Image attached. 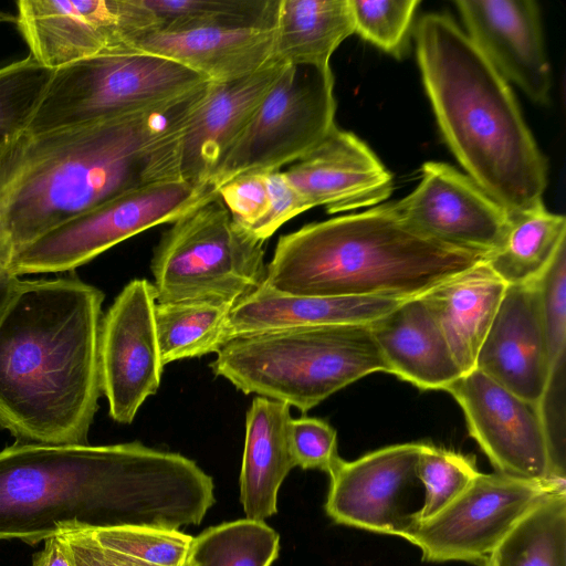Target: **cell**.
I'll return each instance as SVG.
<instances>
[{"mask_svg": "<svg viewBox=\"0 0 566 566\" xmlns=\"http://www.w3.org/2000/svg\"><path fill=\"white\" fill-rule=\"evenodd\" d=\"M214 484L191 459L139 441L17 442L0 451V541L34 545L59 533L198 525Z\"/></svg>", "mask_w": 566, "mask_h": 566, "instance_id": "6da1fadb", "label": "cell"}, {"mask_svg": "<svg viewBox=\"0 0 566 566\" xmlns=\"http://www.w3.org/2000/svg\"><path fill=\"white\" fill-rule=\"evenodd\" d=\"M208 87L206 81L143 112L2 142L0 264L8 268L39 237L105 201L181 179V142Z\"/></svg>", "mask_w": 566, "mask_h": 566, "instance_id": "7a4b0ae2", "label": "cell"}, {"mask_svg": "<svg viewBox=\"0 0 566 566\" xmlns=\"http://www.w3.org/2000/svg\"><path fill=\"white\" fill-rule=\"evenodd\" d=\"M103 301L77 276L18 281L0 315V427L17 442L87 444Z\"/></svg>", "mask_w": 566, "mask_h": 566, "instance_id": "3957f363", "label": "cell"}, {"mask_svg": "<svg viewBox=\"0 0 566 566\" xmlns=\"http://www.w3.org/2000/svg\"><path fill=\"white\" fill-rule=\"evenodd\" d=\"M415 41L438 126L468 176L510 212L543 203L546 157L509 82L447 14L422 15Z\"/></svg>", "mask_w": 566, "mask_h": 566, "instance_id": "277c9868", "label": "cell"}, {"mask_svg": "<svg viewBox=\"0 0 566 566\" xmlns=\"http://www.w3.org/2000/svg\"><path fill=\"white\" fill-rule=\"evenodd\" d=\"M485 258L422 234L390 202L281 235L264 283L293 295L408 300Z\"/></svg>", "mask_w": 566, "mask_h": 566, "instance_id": "5b68a950", "label": "cell"}, {"mask_svg": "<svg viewBox=\"0 0 566 566\" xmlns=\"http://www.w3.org/2000/svg\"><path fill=\"white\" fill-rule=\"evenodd\" d=\"M216 354V376L303 413L356 380L386 371L369 324L252 333L233 337Z\"/></svg>", "mask_w": 566, "mask_h": 566, "instance_id": "8992f818", "label": "cell"}, {"mask_svg": "<svg viewBox=\"0 0 566 566\" xmlns=\"http://www.w3.org/2000/svg\"><path fill=\"white\" fill-rule=\"evenodd\" d=\"M150 269L157 302L235 305L265 281L264 242L238 227L216 195L171 222L154 249Z\"/></svg>", "mask_w": 566, "mask_h": 566, "instance_id": "52a82bcc", "label": "cell"}, {"mask_svg": "<svg viewBox=\"0 0 566 566\" xmlns=\"http://www.w3.org/2000/svg\"><path fill=\"white\" fill-rule=\"evenodd\" d=\"M208 81L169 59L128 51L53 70L24 132L36 134L153 108Z\"/></svg>", "mask_w": 566, "mask_h": 566, "instance_id": "ba28073f", "label": "cell"}, {"mask_svg": "<svg viewBox=\"0 0 566 566\" xmlns=\"http://www.w3.org/2000/svg\"><path fill=\"white\" fill-rule=\"evenodd\" d=\"M335 112L331 65H284L208 186L217 191L242 174L279 171L297 161L333 129Z\"/></svg>", "mask_w": 566, "mask_h": 566, "instance_id": "9c48e42d", "label": "cell"}, {"mask_svg": "<svg viewBox=\"0 0 566 566\" xmlns=\"http://www.w3.org/2000/svg\"><path fill=\"white\" fill-rule=\"evenodd\" d=\"M218 195L178 179L142 187L103 202L45 232L9 263L12 274L72 271L114 245Z\"/></svg>", "mask_w": 566, "mask_h": 566, "instance_id": "30bf717a", "label": "cell"}, {"mask_svg": "<svg viewBox=\"0 0 566 566\" xmlns=\"http://www.w3.org/2000/svg\"><path fill=\"white\" fill-rule=\"evenodd\" d=\"M566 483L481 473L446 507L398 536L416 545L423 562L481 563L511 528L545 495Z\"/></svg>", "mask_w": 566, "mask_h": 566, "instance_id": "8fae6325", "label": "cell"}, {"mask_svg": "<svg viewBox=\"0 0 566 566\" xmlns=\"http://www.w3.org/2000/svg\"><path fill=\"white\" fill-rule=\"evenodd\" d=\"M17 10L30 54L51 70L134 51L135 40L159 28L143 0H20Z\"/></svg>", "mask_w": 566, "mask_h": 566, "instance_id": "7c38bea8", "label": "cell"}, {"mask_svg": "<svg viewBox=\"0 0 566 566\" xmlns=\"http://www.w3.org/2000/svg\"><path fill=\"white\" fill-rule=\"evenodd\" d=\"M156 303L153 283L135 279L123 287L102 318V394L111 418L118 423H132L160 386L165 365L155 325Z\"/></svg>", "mask_w": 566, "mask_h": 566, "instance_id": "4fadbf2b", "label": "cell"}, {"mask_svg": "<svg viewBox=\"0 0 566 566\" xmlns=\"http://www.w3.org/2000/svg\"><path fill=\"white\" fill-rule=\"evenodd\" d=\"M448 391L461 407L470 436L496 472L525 480L553 481L547 440L537 406L473 369Z\"/></svg>", "mask_w": 566, "mask_h": 566, "instance_id": "5bb4252c", "label": "cell"}, {"mask_svg": "<svg viewBox=\"0 0 566 566\" xmlns=\"http://www.w3.org/2000/svg\"><path fill=\"white\" fill-rule=\"evenodd\" d=\"M394 205L422 234L485 255L500 248L511 219L468 175L438 161L423 164L418 186Z\"/></svg>", "mask_w": 566, "mask_h": 566, "instance_id": "9a60e30c", "label": "cell"}, {"mask_svg": "<svg viewBox=\"0 0 566 566\" xmlns=\"http://www.w3.org/2000/svg\"><path fill=\"white\" fill-rule=\"evenodd\" d=\"M420 447L421 442L399 443L354 461L339 458L328 473L326 514L337 524L398 536L409 515L400 499L417 478Z\"/></svg>", "mask_w": 566, "mask_h": 566, "instance_id": "2e32d148", "label": "cell"}, {"mask_svg": "<svg viewBox=\"0 0 566 566\" xmlns=\"http://www.w3.org/2000/svg\"><path fill=\"white\" fill-rule=\"evenodd\" d=\"M465 32L509 82L536 104H547L552 69L541 11L533 0H458Z\"/></svg>", "mask_w": 566, "mask_h": 566, "instance_id": "e0dca14e", "label": "cell"}, {"mask_svg": "<svg viewBox=\"0 0 566 566\" xmlns=\"http://www.w3.org/2000/svg\"><path fill=\"white\" fill-rule=\"evenodd\" d=\"M475 369L523 400L537 406L553 365L535 280L506 285L480 346Z\"/></svg>", "mask_w": 566, "mask_h": 566, "instance_id": "ac0fdd59", "label": "cell"}, {"mask_svg": "<svg viewBox=\"0 0 566 566\" xmlns=\"http://www.w3.org/2000/svg\"><path fill=\"white\" fill-rule=\"evenodd\" d=\"M283 174L311 208L323 206L328 213L381 203L392 191V176L380 159L336 125Z\"/></svg>", "mask_w": 566, "mask_h": 566, "instance_id": "d6986e66", "label": "cell"}, {"mask_svg": "<svg viewBox=\"0 0 566 566\" xmlns=\"http://www.w3.org/2000/svg\"><path fill=\"white\" fill-rule=\"evenodd\" d=\"M284 64L270 62L229 82L209 81L208 93L185 132L180 151L181 179L193 187L208 181L241 134Z\"/></svg>", "mask_w": 566, "mask_h": 566, "instance_id": "ffe728a7", "label": "cell"}, {"mask_svg": "<svg viewBox=\"0 0 566 566\" xmlns=\"http://www.w3.org/2000/svg\"><path fill=\"white\" fill-rule=\"evenodd\" d=\"M274 34L275 27L156 30L135 40L132 48L175 61L208 81L229 82L273 62Z\"/></svg>", "mask_w": 566, "mask_h": 566, "instance_id": "44dd1931", "label": "cell"}, {"mask_svg": "<svg viewBox=\"0 0 566 566\" xmlns=\"http://www.w3.org/2000/svg\"><path fill=\"white\" fill-rule=\"evenodd\" d=\"M369 326L386 373L421 390H446L463 375L420 296L402 301Z\"/></svg>", "mask_w": 566, "mask_h": 566, "instance_id": "7402d4cb", "label": "cell"}, {"mask_svg": "<svg viewBox=\"0 0 566 566\" xmlns=\"http://www.w3.org/2000/svg\"><path fill=\"white\" fill-rule=\"evenodd\" d=\"M402 301L293 295L263 283L233 306L229 318V338L292 327L370 324Z\"/></svg>", "mask_w": 566, "mask_h": 566, "instance_id": "603a6c76", "label": "cell"}, {"mask_svg": "<svg viewBox=\"0 0 566 566\" xmlns=\"http://www.w3.org/2000/svg\"><path fill=\"white\" fill-rule=\"evenodd\" d=\"M505 289L506 284L483 261L420 295L463 374L475 368L480 346Z\"/></svg>", "mask_w": 566, "mask_h": 566, "instance_id": "cb8c5ba5", "label": "cell"}, {"mask_svg": "<svg viewBox=\"0 0 566 566\" xmlns=\"http://www.w3.org/2000/svg\"><path fill=\"white\" fill-rule=\"evenodd\" d=\"M290 406L255 396L245 416L240 502L245 517L264 521L277 512L280 486L295 467L289 446Z\"/></svg>", "mask_w": 566, "mask_h": 566, "instance_id": "d4e9b609", "label": "cell"}, {"mask_svg": "<svg viewBox=\"0 0 566 566\" xmlns=\"http://www.w3.org/2000/svg\"><path fill=\"white\" fill-rule=\"evenodd\" d=\"M353 33L348 0H280L272 61L328 66L332 54Z\"/></svg>", "mask_w": 566, "mask_h": 566, "instance_id": "484cf974", "label": "cell"}, {"mask_svg": "<svg viewBox=\"0 0 566 566\" xmlns=\"http://www.w3.org/2000/svg\"><path fill=\"white\" fill-rule=\"evenodd\" d=\"M566 243V219L548 211L544 203L511 212L510 224L500 248L486 255L485 263L506 284L536 280L562 244Z\"/></svg>", "mask_w": 566, "mask_h": 566, "instance_id": "4316f807", "label": "cell"}, {"mask_svg": "<svg viewBox=\"0 0 566 566\" xmlns=\"http://www.w3.org/2000/svg\"><path fill=\"white\" fill-rule=\"evenodd\" d=\"M233 306L212 300L157 302L155 325L164 365L217 353L230 340Z\"/></svg>", "mask_w": 566, "mask_h": 566, "instance_id": "83f0119b", "label": "cell"}, {"mask_svg": "<svg viewBox=\"0 0 566 566\" xmlns=\"http://www.w3.org/2000/svg\"><path fill=\"white\" fill-rule=\"evenodd\" d=\"M488 560L491 566H566V489L538 501Z\"/></svg>", "mask_w": 566, "mask_h": 566, "instance_id": "f1b7e54d", "label": "cell"}, {"mask_svg": "<svg viewBox=\"0 0 566 566\" xmlns=\"http://www.w3.org/2000/svg\"><path fill=\"white\" fill-rule=\"evenodd\" d=\"M279 552L280 535L264 521L245 517L192 537L184 566H271Z\"/></svg>", "mask_w": 566, "mask_h": 566, "instance_id": "f546056e", "label": "cell"}, {"mask_svg": "<svg viewBox=\"0 0 566 566\" xmlns=\"http://www.w3.org/2000/svg\"><path fill=\"white\" fill-rule=\"evenodd\" d=\"M280 0H143L159 31L275 27Z\"/></svg>", "mask_w": 566, "mask_h": 566, "instance_id": "4dcf8cb0", "label": "cell"}, {"mask_svg": "<svg viewBox=\"0 0 566 566\" xmlns=\"http://www.w3.org/2000/svg\"><path fill=\"white\" fill-rule=\"evenodd\" d=\"M479 474L474 458L421 442L416 476L426 489L420 510L408 515L410 521H424L453 501Z\"/></svg>", "mask_w": 566, "mask_h": 566, "instance_id": "1f68e13d", "label": "cell"}, {"mask_svg": "<svg viewBox=\"0 0 566 566\" xmlns=\"http://www.w3.org/2000/svg\"><path fill=\"white\" fill-rule=\"evenodd\" d=\"M52 73L31 54L0 66V144L25 130Z\"/></svg>", "mask_w": 566, "mask_h": 566, "instance_id": "d6a6232c", "label": "cell"}, {"mask_svg": "<svg viewBox=\"0 0 566 566\" xmlns=\"http://www.w3.org/2000/svg\"><path fill=\"white\" fill-rule=\"evenodd\" d=\"M354 33L397 59L408 45L418 0H348Z\"/></svg>", "mask_w": 566, "mask_h": 566, "instance_id": "836d02e7", "label": "cell"}, {"mask_svg": "<svg viewBox=\"0 0 566 566\" xmlns=\"http://www.w3.org/2000/svg\"><path fill=\"white\" fill-rule=\"evenodd\" d=\"M87 532L102 545L154 566H184L192 541L179 530L149 526Z\"/></svg>", "mask_w": 566, "mask_h": 566, "instance_id": "e575fe53", "label": "cell"}, {"mask_svg": "<svg viewBox=\"0 0 566 566\" xmlns=\"http://www.w3.org/2000/svg\"><path fill=\"white\" fill-rule=\"evenodd\" d=\"M543 326L552 365L565 358L566 350V243L535 280Z\"/></svg>", "mask_w": 566, "mask_h": 566, "instance_id": "d590c367", "label": "cell"}, {"mask_svg": "<svg viewBox=\"0 0 566 566\" xmlns=\"http://www.w3.org/2000/svg\"><path fill=\"white\" fill-rule=\"evenodd\" d=\"M289 446L295 467L321 470L327 474L340 458L337 453V433L326 421L303 416L292 418L289 424Z\"/></svg>", "mask_w": 566, "mask_h": 566, "instance_id": "8d00e7d4", "label": "cell"}, {"mask_svg": "<svg viewBox=\"0 0 566 566\" xmlns=\"http://www.w3.org/2000/svg\"><path fill=\"white\" fill-rule=\"evenodd\" d=\"M565 358L558 360L551 373L545 391L537 403L544 427L552 476L565 482Z\"/></svg>", "mask_w": 566, "mask_h": 566, "instance_id": "74e56055", "label": "cell"}, {"mask_svg": "<svg viewBox=\"0 0 566 566\" xmlns=\"http://www.w3.org/2000/svg\"><path fill=\"white\" fill-rule=\"evenodd\" d=\"M234 223L248 230L265 212L269 205L266 172H247L217 189Z\"/></svg>", "mask_w": 566, "mask_h": 566, "instance_id": "f35d334b", "label": "cell"}, {"mask_svg": "<svg viewBox=\"0 0 566 566\" xmlns=\"http://www.w3.org/2000/svg\"><path fill=\"white\" fill-rule=\"evenodd\" d=\"M269 205L264 214L247 232L265 242L286 221L311 209L305 199L287 181L283 171L266 172Z\"/></svg>", "mask_w": 566, "mask_h": 566, "instance_id": "ab89813d", "label": "cell"}, {"mask_svg": "<svg viewBox=\"0 0 566 566\" xmlns=\"http://www.w3.org/2000/svg\"><path fill=\"white\" fill-rule=\"evenodd\" d=\"M74 566H154L98 543L87 531L62 533Z\"/></svg>", "mask_w": 566, "mask_h": 566, "instance_id": "60d3db41", "label": "cell"}, {"mask_svg": "<svg viewBox=\"0 0 566 566\" xmlns=\"http://www.w3.org/2000/svg\"><path fill=\"white\" fill-rule=\"evenodd\" d=\"M32 566H74V562L62 533L48 537L42 551L33 556Z\"/></svg>", "mask_w": 566, "mask_h": 566, "instance_id": "b9f144b4", "label": "cell"}, {"mask_svg": "<svg viewBox=\"0 0 566 566\" xmlns=\"http://www.w3.org/2000/svg\"><path fill=\"white\" fill-rule=\"evenodd\" d=\"M18 281L19 276L12 274L7 266L0 264V315L3 312Z\"/></svg>", "mask_w": 566, "mask_h": 566, "instance_id": "7bdbcfd3", "label": "cell"}, {"mask_svg": "<svg viewBox=\"0 0 566 566\" xmlns=\"http://www.w3.org/2000/svg\"><path fill=\"white\" fill-rule=\"evenodd\" d=\"M480 566H491V564L489 563L488 558H485L484 560H482L481 563H479Z\"/></svg>", "mask_w": 566, "mask_h": 566, "instance_id": "ee69618b", "label": "cell"}]
</instances>
